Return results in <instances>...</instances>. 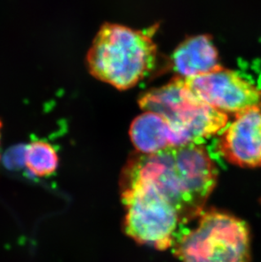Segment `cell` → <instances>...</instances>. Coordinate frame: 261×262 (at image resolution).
Segmentation results:
<instances>
[{
    "label": "cell",
    "mask_w": 261,
    "mask_h": 262,
    "mask_svg": "<svg viewBox=\"0 0 261 262\" xmlns=\"http://www.w3.org/2000/svg\"><path fill=\"white\" fill-rule=\"evenodd\" d=\"M153 33V30L105 23L86 55L92 76L119 90L135 87L156 67L157 46Z\"/></svg>",
    "instance_id": "7a4b0ae2"
},
{
    "label": "cell",
    "mask_w": 261,
    "mask_h": 262,
    "mask_svg": "<svg viewBox=\"0 0 261 262\" xmlns=\"http://www.w3.org/2000/svg\"><path fill=\"white\" fill-rule=\"evenodd\" d=\"M130 138L139 153L153 154L177 146L175 135L167 121L155 112H144L133 120Z\"/></svg>",
    "instance_id": "9c48e42d"
},
{
    "label": "cell",
    "mask_w": 261,
    "mask_h": 262,
    "mask_svg": "<svg viewBox=\"0 0 261 262\" xmlns=\"http://www.w3.org/2000/svg\"><path fill=\"white\" fill-rule=\"evenodd\" d=\"M1 127H2V122L0 121V130H1Z\"/></svg>",
    "instance_id": "7c38bea8"
},
{
    "label": "cell",
    "mask_w": 261,
    "mask_h": 262,
    "mask_svg": "<svg viewBox=\"0 0 261 262\" xmlns=\"http://www.w3.org/2000/svg\"><path fill=\"white\" fill-rule=\"evenodd\" d=\"M59 165V156L52 144L36 139L26 146L25 166L32 176L45 178L54 174Z\"/></svg>",
    "instance_id": "30bf717a"
},
{
    "label": "cell",
    "mask_w": 261,
    "mask_h": 262,
    "mask_svg": "<svg viewBox=\"0 0 261 262\" xmlns=\"http://www.w3.org/2000/svg\"><path fill=\"white\" fill-rule=\"evenodd\" d=\"M26 146L11 148L5 155V166L10 169H19L25 166Z\"/></svg>",
    "instance_id": "8fae6325"
},
{
    "label": "cell",
    "mask_w": 261,
    "mask_h": 262,
    "mask_svg": "<svg viewBox=\"0 0 261 262\" xmlns=\"http://www.w3.org/2000/svg\"><path fill=\"white\" fill-rule=\"evenodd\" d=\"M220 153L230 163L244 168L261 166V107L240 112L223 130Z\"/></svg>",
    "instance_id": "52a82bcc"
},
{
    "label": "cell",
    "mask_w": 261,
    "mask_h": 262,
    "mask_svg": "<svg viewBox=\"0 0 261 262\" xmlns=\"http://www.w3.org/2000/svg\"><path fill=\"white\" fill-rule=\"evenodd\" d=\"M173 71L183 78L207 74L222 68L219 54L209 35L188 37L174 50L171 59Z\"/></svg>",
    "instance_id": "ba28073f"
},
{
    "label": "cell",
    "mask_w": 261,
    "mask_h": 262,
    "mask_svg": "<svg viewBox=\"0 0 261 262\" xmlns=\"http://www.w3.org/2000/svg\"><path fill=\"white\" fill-rule=\"evenodd\" d=\"M125 169L152 182L175 208L182 223L202 214L216 183V167L200 144L173 146L153 154L138 152Z\"/></svg>",
    "instance_id": "6da1fadb"
},
{
    "label": "cell",
    "mask_w": 261,
    "mask_h": 262,
    "mask_svg": "<svg viewBox=\"0 0 261 262\" xmlns=\"http://www.w3.org/2000/svg\"><path fill=\"white\" fill-rule=\"evenodd\" d=\"M138 104L144 112H155L167 121L177 146L200 144L223 131L228 123L227 114L198 98L183 77H176L167 84L146 92Z\"/></svg>",
    "instance_id": "3957f363"
},
{
    "label": "cell",
    "mask_w": 261,
    "mask_h": 262,
    "mask_svg": "<svg viewBox=\"0 0 261 262\" xmlns=\"http://www.w3.org/2000/svg\"><path fill=\"white\" fill-rule=\"evenodd\" d=\"M188 89L212 108L236 115L261 107V91L237 72L221 69L197 77L184 78Z\"/></svg>",
    "instance_id": "8992f818"
},
{
    "label": "cell",
    "mask_w": 261,
    "mask_h": 262,
    "mask_svg": "<svg viewBox=\"0 0 261 262\" xmlns=\"http://www.w3.org/2000/svg\"><path fill=\"white\" fill-rule=\"evenodd\" d=\"M197 225L175 240L182 262H250V233L240 218L219 210L200 215Z\"/></svg>",
    "instance_id": "5b68a950"
},
{
    "label": "cell",
    "mask_w": 261,
    "mask_h": 262,
    "mask_svg": "<svg viewBox=\"0 0 261 262\" xmlns=\"http://www.w3.org/2000/svg\"><path fill=\"white\" fill-rule=\"evenodd\" d=\"M121 195L126 209V234L157 250H167L174 245L182 221L152 182L125 169Z\"/></svg>",
    "instance_id": "277c9868"
}]
</instances>
